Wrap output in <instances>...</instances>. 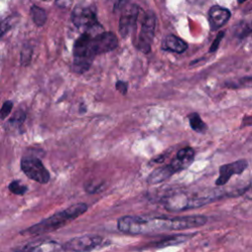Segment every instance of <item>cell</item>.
Instances as JSON below:
<instances>
[{"instance_id":"obj_1","label":"cell","mask_w":252,"mask_h":252,"mask_svg":"<svg viewBox=\"0 0 252 252\" xmlns=\"http://www.w3.org/2000/svg\"><path fill=\"white\" fill-rule=\"evenodd\" d=\"M208 220L205 216L184 217H149L124 216L118 219V229L127 234H145L168 230H181L204 225Z\"/></svg>"},{"instance_id":"obj_2","label":"cell","mask_w":252,"mask_h":252,"mask_svg":"<svg viewBox=\"0 0 252 252\" xmlns=\"http://www.w3.org/2000/svg\"><path fill=\"white\" fill-rule=\"evenodd\" d=\"M88 210V206L85 203L75 204L73 206L68 207L67 209L56 213L47 219L42 220L41 221L30 226L26 230L22 231V234H29V235H38L46 232H50L60 228L61 226L65 225L68 221H71L78 218L79 216L83 215Z\"/></svg>"},{"instance_id":"obj_3","label":"cell","mask_w":252,"mask_h":252,"mask_svg":"<svg viewBox=\"0 0 252 252\" xmlns=\"http://www.w3.org/2000/svg\"><path fill=\"white\" fill-rule=\"evenodd\" d=\"M228 196L227 193L220 191H213L204 195H192L189 193H174L168 196L163 197L164 208L168 211L179 212L191 210L204 206L208 203H211L219 198Z\"/></svg>"},{"instance_id":"obj_4","label":"cell","mask_w":252,"mask_h":252,"mask_svg":"<svg viewBox=\"0 0 252 252\" xmlns=\"http://www.w3.org/2000/svg\"><path fill=\"white\" fill-rule=\"evenodd\" d=\"M93 48V35L88 32L83 33L73 46V71L83 74L88 71L95 57Z\"/></svg>"},{"instance_id":"obj_5","label":"cell","mask_w":252,"mask_h":252,"mask_svg":"<svg viewBox=\"0 0 252 252\" xmlns=\"http://www.w3.org/2000/svg\"><path fill=\"white\" fill-rule=\"evenodd\" d=\"M71 20L73 24L80 29L92 30L95 27H100L97 23L95 10L93 6L77 5L72 11Z\"/></svg>"},{"instance_id":"obj_6","label":"cell","mask_w":252,"mask_h":252,"mask_svg":"<svg viewBox=\"0 0 252 252\" xmlns=\"http://www.w3.org/2000/svg\"><path fill=\"white\" fill-rule=\"evenodd\" d=\"M156 30V16L152 11H149L144 16L143 22L141 24V32L138 37V41L136 43L137 47L148 53L151 50L152 41L154 39Z\"/></svg>"},{"instance_id":"obj_7","label":"cell","mask_w":252,"mask_h":252,"mask_svg":"<svg viewBox=\"0 0 252 252\" xmlns=\"http://www.w3.org/2000/svg\"><path fill=\"white\" fill-rule=\"evenodd\" d=\"M21 168L31 179L38 183H47L50 179L48 170L44 167L40 159L36 158H24L21 161Z\"/></svg>"},{"instance_id":"obj_8","label":"cell","mask_w":252,"mask_h":252,"mask_svg":"<svg viewBox=\"0 0 252 252\" xmlns=\"http://www.w3.org/2000/svg\"><path fill=\"white\" fill-rule=\"evenodd\" d=\"M103 238L98 235H83L74 237L62 245L64 251L89 252L101 245Z\"/></svg>"},{"instance_id":"obj_9","label":"cell","mask_w":252,"mask_h":252,"mask_svg":"<svg viewBox=\"0 0 252 252\" xmlns=\"http://www.w3.org/2000/svg\"><path fill=\"white\" fill-rule=\"evenodd\" d=\"M139 10L136 4H127L123 8L119 20V33L122 37L128 36L135 29Z\"/></svg>"},{"instance_id":"obj_10","label":"cell","mask_w":252,"mask_h":252,"mask_svg":"<svg viewBox=\"0 0 252 252\" xmlns=\"http://www.w3.org/2000/svg\"><path fill=\"white\" fill-rule=\"evenodd\" d=\"M248 167V162L246 159H238L233 162L222 164L219 171V177L216 180V185L222 186L230 179L232 175L241 174Z\"/></svg>"},{"instance_id":"obj_11","label":"cell","mask_w":252,"mask_h":252,"mask_svg":"<svg viewBox=\"0 0 252 252\" xmlns=\"http://www.w3.org/2000/svg\"><path fill=\"white\" fill-rule=\"evenodd\" d=\"M118 45L116 35L110 32H103L93 36V48L95 55L115 49Z\"/></svg>"},{"instance_id":"obj_12","label":"cell","mask_w":252,"mask_h":252,"mask_svg":"<svg viewBox=\"0 0 252 252\" xmlns=\"http://www.w3.org/2000/svg\"><path fill=\"white\" fill-rule=\"evenodd\" d=\"M230 16L231 14L228 9L219 5L212 6L208 13L211 31H217L218 29L221 28L224 24L227 23Z\"/></svg>"},{"instance_id":"obj_13","label":"cell","mask_w":252,"mask_h":252,"mask_svg":"<svg viewBox=\"0 0 252 252\" xmlns=\"http://www.w3.org/2000/svg\"><path fill=\"white\" fill-rule=\"evenodd\" d=\"M194 156L195 153L192 148H183L177 153L175 158L171 161L170 164L173 166L175 171L182 170L191 164V162L194 159Z\"/></svg>"},{"instance_id":"obj_14","label":"cell","mask_w":252,"mask_h":252,"mask_svg":"<svg viewBox=\"0 0 252 252\" xmlns=\"http://www.w3.org/2000/svg\"><path fill=\"white\" fill-rule=\"evenodd\" d=\"M62 249L57 242L52 240H41L26 245L21 252H59Z\"/></svg>"},{"instance_id":"obj_15","label":"cell","mask_w":252,"mask_h":252,"mask_svg":"<svg viewBox=\"0 0 252 252\" xmlns=\"http://www.w3.org/2000/svg\"><path fill=\"white\" fill-rule=\"evenodd\" d=\"M175 172H176L175 169L170 163L161 167H158L154 171H152V173L149 175L148 183L157 184V183L162 182L167 178H169Z\"/></svg>"},{"instance_id":"obj_16","label":"cell","mask_w":252,"mask_h":252,"mask_svg":"<svg viewBox=\"0 0 252 252\" xmlns=\"http://www.w3.org/2000/svg\"><path fill=\"white\" fill-rule=\"evenodd\" d=\"M187 47H188V45L183 39H181L173 34L167 35L162 41V49L168 50V51H173L176 53L184 52L187 49Z\"/></svg>"},{"instance_id":"obj_17","label":"cell","mask_w":252,"mask_h":252,"mask_svg":"<svg viewBox=\"0 0 252 252\" xmlns=\"http://www.w3.org/2000/svg\"><path fill=\"white\" fill-rule=\"evenodd\" d=\"M31 16L32 18L33 23L38 27L43 26L45 24L46 18H47L45 11L42 8L37 7L35 5L32 6V8H31Z\"/></svg>"},{"instance_id":"obj_18","label":"cell","mask_w":252,"mask_h":252,"mask_svg":"<svg viewBox=\"0 0 252 252\" xmlns=\"http://www.w3.org/2000/svg\"><path fill=\"white\" fill-rule=\"evenodd\" d=\"M188 119H189L190 126L194 131L199 132V133H203L206 131L207 125L203 122V120L201 119V117L198 113H191L188 116Z\"/></svg>"},{"instance_id":"obj_19","label":"cell","mask_w":252,"mask_h":252,"mask_svg":"<svg viewBox=\"0 0 252 252\" xmlns=\"http://www.w3.org/2000/svg\"><path fill=\"white\" fill-rule=\"evenodd\" d=\"M225 86L232 89L239 88H252V76L251 77H243L235 81L225 82Z\"/></svg>"},{"instance_id":"obj_20","label":"cell","mask_w":252,"mask_h":252,"mask_svg":"<svg viewBox=\"0 0 252 252\" xmlns=\"http://www.w3.org/2000/svg\"><path fill=\"white\" fill-rule=\"evenodd\" d=\"M186 235H176V236H173V237H168L166 239H163L159 242H157L156 243V247L159 248V247H165V246H169V245H175V244H178V243H181L183 241L186 240Z\"/></svg>"},{"instance_id":"obj_21","label":"cell","mask_w":252,"mask_h":252,"mask_svg":"<svg viewBox=\"0 0 252 252\" xmlns=\"http://www.w3.org/2000/svg\"><path fill=\"white\" fill-rule=\"evenodd\" d=\"M251 32H252V23L249 24V23H246V22H241L235 28V34L239 38H243Z\"/></svg>"},{"instance_id":"obj_22","label":"cell","mask_w":252,"mask_h":252,"mask_svg":"<svg viewBox=\"0 0 252 252\" xmlns=\"http://www.w3.org/2000/svg\"><path fill=\"white\" fill-rule=\"evenodd\" d=\"M8 189L10 190V192H12L13 194H16V195H24L27 192V186L22 184L19 180L12 181L9 184Z\"/></svg>"},{"instance_id":"obj_23","label":"cell","mask_w":252,"mask_h":252,"mask_svg":"<svg viewBox=\"0 0 252 252\" xmlns=\"http://www.w3.org/2000/svg\"><path fill=\"white\" fill-rule=\"evenodd\" d=\"M32 51L30 47H24L23 51H22V56H21V62L22 65H28L32 59Z\"/></svg>"},{"instance_id":"obj_24","label":"cell","mask_w":252,"mask_h":252,"mask_svg":"<svg viewBox=\"0 0 252 252\" xmlns=\"http://www.w3.org/2000/svg\"><path fill=\"white\" fill-rule=\"evenodd\" d=\"M15 114H16V115H14V116L10 119L9 123L12 124V125L19 126V125H21V124L24 122L26 115H25V112H23V111H18V112L15 113Z\"/></svg>"},{"instance_id":"obj_25","label":"cell","mask_w":252,"mask_h":252,"mask_svg":"<svg viewBox=\"0 0 252 252\" xmlns=\"http://www.w3.org/2000/svg\"><path fill=\"white\" fill-rule=\"evenodd\" d=\"M12 108H13V102H12L11 100L5 101V102L3 103V105H2L1 112H0V114H1V119H5V118L10 114Z\"/></svg>"},{"instance_id":"obj_26","label":"cell","mask_w":252,"mask_h":252,"mask_svg":"<svg viewBox=\"0 0 252 252\" xmlns=\"http://www.w3.org/2000/svg\"><path fill=\"white\" fill-rule=\"evenodd\" d=\"M223 36H224V32H220L218 34H217V36H216V38L214 39V41H213V43H212V45H211V47H210V52H215L218 48H219V45H220V42L221 41V39L223 38Z\"/></svg>"},{"instance_id":"obj_27","label":"cell","mask_w":252,"mask_h":252,"mask_svg":"<svg viewBox=\"0 0 252 252\" xmlns=\"http://www.w3.org/2000/svg\"><path fill=\"white\" fill-rule=\"evenodd\" d=\"M241 196L249 200H252V179L249 181V183L246 186L241 188Z\"/></svg>"},{"instance_id":"obj_28","label":"cell","mask_w":252,"mask_h":252,"mask_svg":"<svg viewBox=\"0 0 252 252\" xmlns=\"http://www.w3.org/2000/svg\"><path fill=\"white\" fill-rule=\"evenodd\" d=\"M116 89L121 92L123 94H125L127 93V83L122 82V81H118L116 83Z\"/></svg>"},{"instance_id":"obj_29","label":"cell","mask_w":252,"mask_h":252,"mask_svg":"<svg viewBox=\"0 0 252 252\" xmlns=\"http://www.w3.org/2000/svg\"><path fill=\"white\" fill-rule=\"evenodd\" d=\"M73 0H55V3L57 6L61 8H68Z\"/></svg>"},{"instance_id":"obj_30","label":"cell","mask_w":252,"mask_h":252,"mask_svg":"<svg viewBox=\"0 0 252 252\" xmlns=\"http://www.w3.org/2000/svg\"><path fill=\"white\" fill-rule=\"evenodd\" d=\"M190 3H202V2H204V1H206V0H188Z\"/></svg>"},{"instance_id":"obj_31","label":"cell","mask_w":252,"mask_h":252,"mask_svg":"<svg viewBox=\"0 0 252 252\" xmlns=\"http://www.w3.org/2000/svg\"><path fill=\"white\" fill-rule=\"evenodd\" d=\"M245 1H246V0H237V2H238L239 4H242V3L245 2Z\"/></svg>"}]
</instances>
